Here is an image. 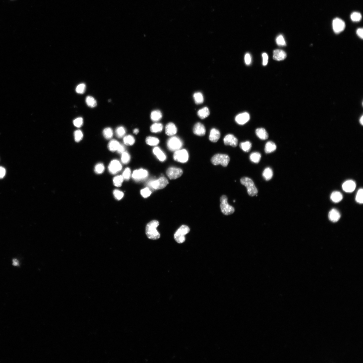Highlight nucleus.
<instances>
[{
  "instance_id": "nucleus-1",
  "label": "nucleus",
  "mask_w": 363,
  "mask_h": 363,
  "mask_svg": "<svg viewBox=\"0 0 363 363\" xmlns=\"http://www.w3.org/2000/svg\"><path fill=\"white\" fill-rule=\"evenodd\" d=\"M159 222L157 220H154L148 223L146 227V234L149 239L157 240L160 237V233L157 230Z\"/></svg>"
},
{
  "instance_id": "nucleus-2",
  "label": "nucleus",
  "mask_w": 363,
  "mask_h": 363,
  "mask_svg": "<svg viewBox=\"0 0 363 363\" xmlns=\"http://www.w3.org/2000/svg\"><path fill=\"white\" fill-rule=\"evenodd\" d=\"M241 183L247 189L248 194L251 197L256 195L258 191L252 180L247 177H243L240 179Z\"/></svg>"
},
{
  "instance_id": "nucleus-3",
  "label": "nucleus",
  "mask_w": 363,
  "mask_h": 363,
  "mask_svg": "<svg viewBox=\"0 0 363 363\" xmlns=\"http://www.w3.org/2000/svg\"><path fill=\"white\" fill-rule=\"evenodd\" d=\"M169 183L167 179L161 177L157 180H150L147 183V185L150 189L160 190L164 189Z\"/></svg>"
},
{
  "instance_id": "nucleus-4",
  "label": "nucleus",
  "mask_w": 363,
  "mask_h": 363,
  "mask_svg": "<svg viewBox=\"0 0 363 363\" xmlns=\"http://www.w3.org/2000/svg\"><path fill=\"white\" fill-rule=\"evenodd\" d=\"M229 156L225 154H217L214 155L211 159V162L214 165H221L224 167H226L229 163Z\"/></svg>"
},
{
  "instance_id": "nucleus-5",
  "label": "nucleus",
  "mask_w": 363,
  "mask_h": 363,
  "mask_svg": "<svg viewBox=\"0 0 363 363\" xmlns=\"http://www.w3.org/2000/svg\"><path fill=\"white\" fill-rule=\"evenodd\" d=\"M190 231L189 227L185 225H182L175 233L174 236L175 240L179 243H183L185 240V235Z\"/></svg>"
},
{
  "instance_id": "nucleus-6",
  "label": "nucleus",
  "mask_w": 363,
  "mask_h": 363,
  "mask_svg": "<svg viewBox=\"0 0 363 363\" xmlns=\"http://www.w3.org/2000/svg\"><path fill=\"white\" fill-rule=\"evenodd\" d=\"M220 208L223 214L229 215L234 213L235 209L228 203V198L226 195H222L220 198Z\"/></svg>"
},
{
  "instance_id": "nucleus-7",
  "label": "nucleus",
  "mask_w": 363,
  "mask_h": 363,
  "mask_svg": "<svg viewBox=\"0 0 363 363\" xmlns=\"http://www.w3.org/2000/svg\"><path fill=\"white\" fill-rule=\"evenodd\" d=\"M167 145L169 150L176 152L181 149L183 146V142L178 137H173L168 140Z\"/></svg>"
},
{
  "instance_id": "nucleus-8",
  "label": "nucleus",
  "mask_w": 363,
  "mask_h": 363,
  "mask_svg": "<svg viewBox=\"0 0 363 363\" xmlns=\"http://www.w3.org/2000/svg\"><path fill=\"white\" fill-rule=\"evenodd\" d=\"M173 158L174 160L177 162L185 163L189 160V153L186 149L179 150L175 152Z\"/></svg>"
},
{
  "instance_id": "nucleus-9",
  "label": "nucleus",
  "mask_w": 363,
  "mask_h": 363,
  "mask_svg": "<svg viewBox=\"0 0 363 363\" xmlns=\"http://www.w3.org/2000/svg\"><path fill=\"white\" fill-rule=\"evenodd\" d=\"M166 174L171 180H174L181 177L183 174V171L180 168L171 167L168 169Z\"/></svg>"
},
{
  "instance_id": "nucleus-10",
  "label": "nucleus",
  "mask_w": 363,
  "mask_h": 363,
  "mask_svg": "<svg viewBox=\"0 0 363 363\" xmlns=\"http://www.w3.org/2000/svg\"><path fill=\"white\" fill-rule=\"evenodd\" d=\"M333 27L334 32L338 34L344 30L345 28V24L342 20L336 18L333 21Z\"/></svg>"
},
{
  "instance_id": "nucleus-11",
  "label": "nucleus",
  "mask_w": 363,
  "mask_h": 363,
  "mask_svg": "<svg viewBox=\"0 0 363 363\" xmlns=\"http://www.w3.org/2000/svg\"><path fill=\"white\" fill-rule=\"evenodd\" d=\"M148 176L147 171L141 169L135 170L132 174V177L135 181H140L145 179Z\"/></svg>"
},
{
  "instance_id": "nucleus-12",
  "label": "nucleus",
  "mask_w": 363,
  "mask_h": 363,
  "mask_svg": "<svg viewBox=\"0 0 363 363\" xmlns=\"http://www.w3.org/2000/svg\"><path fill=\"white\" fill-rule=\"evenodd\" d=\"M122 166L117 160H113L111 161L108 166V169L110 173L112 174H115L120 171Z\"/></svg>"
},
{
  "instance_id": "nucleus-13",
  "label": "nucleus",
  "mask_w": 363,
  "mask_h": 363,
  "mask_svg": "<svg viewBox=\"0 0 363 363\" xmlns=\"http://www.w3.org/2000/svg\"><path fill=\"white\" fill-rule=\"evenodd\" d=\"M250 120V115L248 112L239 114L235 118L236 122L240 125H243Z\"/></svg>"
},
{
  "instance_id": "nucleus-14",
  "label": "nucleus",
  "mask_w": 363,
  "mask_h": 363,
  "mask_svg": "<svg viewBox=\"0 0 363 363\" xmlns=\"http://www.w3.org/2000/svg\"><path fill=\"white\" fill-rule=\"evenodd\" d=\"M224 142L225 145H230L235 147L237 146L238 141L237 139L234 135L228 134L225 137Z\"/></svg>"
},
{
  "instance_id": "nucleus-15",
  "label": "nucleus",
  "mask_w": 363,
  "mask_h": 363,
  "mask_svg": "<svg viewBox=\"0 0 363 363\" xmlns=\"http://www.w3.org/2000/svg\"><path fill=\"white\" fill-rule=\"evenodd\" d=\"M193 132L198 136H203L205 135L206 130L205 126L200 123H196L193 129Z\"/></svg>"
},
{
  "instance_id": "nucleus-16",
  "label": "nucleus",
  "mask_w": 363,
  "mask_h": 363,
  "mask_svg": "<svg viewBox=\"0 0 363 363\" xmlns=\"http://www.w3.org/2000/svg\"><path fill=\"white\" fill-rule=\"evenodd\" d=\"M356 183L352 180L347 181L342 185L343 189L346 192L350 193L353 192L356 189Z\"/></svg>"
},
{
  "instance_id": "nucleus-17",
  "label": "nucleus",
  "mask_w": 363,
  "mask_h": 363,
  "mask_svg": "<svg viewBox=\"0 0 363 363\" xmlns=\"http://www.w3.org/2000/svg\"><path fill=\"white\" fill-rule=\"evenodd\" d=\"M287 57L285 52L281 50H276L273 52V59L277 61L284 60Z\"/></svg>"
},
{
  "instance_id": "nucleus-18",
  "label": "nucleus",
  "mask_w": 363,
  "mask_h": 363,
  "mask_svg": "<svg viewBox=\"0 0 363 363\" xmlns=\"http://www.w3.org/2000/svg\"><path fill=\"white\" fill-rule=\"evenodd\" d=\"M166 134L169 136H172L177 133V129L175 124L172 123H168L166 126Z\"/></svg>"
},
{
  "instance_id": "nucleus-19",
  "label": "nucleus",
  "mask_w": 363,
  "mask_h": 363,
  "mask_svg": "<svg viewBox=\"0 0 363 363\" xmlns=\"http://www.w3.org/2000/svg\"><path fill=\"white\" fill-rule=\"evenodd\" d=\"M153 152L156 157L161 161H165L166 159V156L160 147H156L153 148Z\"/></svg>"
},
{
  "instance_id": "nucleus-20",
  "label": "nucleus",
  "mask_w": 363,
  "mask_h": 363,
  "mask_svg": "<svg viewBox=\"0 0 363 363\" xmlns=\"http://www.w3.org/2000/svg\"><path fill=\"white\" fill-rule=\"evenodd\" d=\"M220 133L218 130L216 129H212L211 130L209 139L210 141L213 142H216L220 137Z\"/></svg>"
},
{
  "instance_id": "nucleus-21",
  "label": "nucleus",
  "mask_w": 363,
  "mask_h": 363,
  "mask_svg": "<svg viewBox=\"0 0 363 363\" xmlns=\"http://www.w3.org/2000/svg\"><path fill=\"white\" fill-rule=\"evenodd\" d=\"M341 215L339 212L336 209H333L328 214V218L331 221L333 222H337L340 219Z\"/></svg>"
},
{
  "instance_id": "nucleus-22",
  "label": "nucleus",
  "mask_w": 363,
  "mask_h": 363,
  "mask_svg": "<svg viewBox=\"0 0 363 363\" xmlns=\"http://www.w3.org/2000/svg\"><path fill=\"white\" fill-rule=\"evenodd\" d=\"M256 134L257 136L262 140H266L268 138V134L265 129L263 128H259L257 129L256 131Z\"/></svg>"
},
{
  "instance_id": "nucleus-23",
  "label": "nucleus",
  "mask_w": 363,
  "mask_h": 363,
  "mask_svg": "<svg viewBox=\"0 0 363 363\" xmlns=\"http://www.w3.org/2000/svg\"><path fill=\"white\" fill-rule=\"evenodd\" d=\"M277 146L274 142H268L265 148V152L266 153H270L274 152L277 149Z\"/></svg>"
},
{
  "instance_id": "nucleus-24",
  "label": "nucleus",
  "mask_w": 363,
  "mask_h": 363,
  "mask_svg": "<svg viewBox=\"0 0 363 363\" xmlns=\"http://www.w3.org/2000/svg\"><path fill=\"white\" fill-rule=\"evenodd\" d=\"M120 143L117 140L115 139L111 140L108 145V149L112 152L117 151Z\"/></svg>"
},
{
  "instance_id": "nucleus-25",
  "label": "nucleus",
  "mask_w": 363,
  "mask_h": 363,
  "mask_svg": "<svg viewBox=\"0 0 363 363\" xmlns=\"http://www.w3.org/2000/svg\"><path fill=\"white\" fill-rule=\"evenodd\" d=\"M150 118L151 120L153 121H160L162 118V113L160 110H154L151 113Z\"/></svg>"
},
{
  "instance_id": "nucleus-26",
  "label": "nucleus",
  "mask_w": 363,
  "mask_h": 363,
  "mask_svg": "<svg viewBox=\"0 0 363 363\" xmlns=\"http://www.w3.org/2000/svg\"><path fill=\"white\" fill-rule=\"evenodd\" d=\"M210 115V111L207 107H203L199 110L197 112L199 117L201 119H204L208 117Z\"/></svg>"
},
{
  "instance_id": "nucleus-27",
  "label": "nucleus",
  "mask_w": 363,
  "mask_h": 363,
  "mask_svg": "<svg viewBox=\"0 0 363 363\" xmlns=\"http://www.w3.org/2000/svg\"><path fill=\"white\" fill-rule=\"evenodd\" d=\"M343 197L342 194L339 191L333 192L330 196L331 200L336 203L340 202L342 200Z\"/></svg>"
},
{
  "instance_id": "nucleus-28",
  "label": "nucleus",
  "mask_w": 363,
  "mask_h": 363,
  "mask_svg": "<svg viewBox=\"0 0 363 363\" xmlns=\"http://www.w3.org/2000/svg\"><path fill=\"white\" fill-rule=\"evenodd\" d=\"M146 142L147 145L150 146H155L159 143L160 140L157 138L149 136L146 139Z\"/></svg>"
},
{
  "instance_id": "nucleus-29",
  "label": "nucleus",
  "mask_w": 363,
  "mask_h": 363,
  "mask_svg": "<svg viewBox=\"0 0 363 363\" xmlns=\"http://www.w3.org/2000/svg\"><path fill=\"white\" fill-rule=\"evenodd\" d=\"M163 124L160 123H154L151 126L150 128V130L151 132L153 133H158L160 132L163 130Z\"/></svg>"
},
{
  "instance_id": "nucleus-30",
  "label": "nucleus",
  "mask_w": 363,
  "mask_h": 363,
  "mask_svg": "<svg viewBox=\"0 0 363 363\" xmlns=\"http://www.w3.org/2000/svg\"><path fill=\"white\" fill-rule=\"evenodd\" d=\"M273 175V172L272 169L270 168H267L264 169L263 173L264 178L266 181H269L272 178Z\"/></svg>"
},
{
  "instance_id": "nucleus-31",
  "label": "nucleus",
  "mask_w": 363,
  "mask_h": 363,
  "mask_svg": "<svg viewBox=\"0 0 363 363\" xmlns=\"http://www.w3.org/2000/svg\"><path fill=\"white\" fill-rule=\"evenodd\" d=\"M135 140L134 137L131 135H127L124 136L123 139V142L124 144L126 145L132 146L135 143Z\"/></svg>"
},
{
  "instance_id": "nucleus-32",
  "label": "nucleus",
  "mask_w": 363,
  "mask_h": 363,
  "mask_svg": "<svg viewBox=\"0 0 363 363\" xmlns=\"http://www.w3.org/2000/svg\"><path fill=\"white\" fill-rule=\"evenodd\" d=\"M103 134L106 139H111L113 136V131L112 129L109 127L105 128L103 130Z\"/></svg>"
},
{
  "instance_id": "nucleus-33",
  "label": "nucleus",
  "mask_w": 363,
  "mask_h": 363,
  "mask_svg": "<svg viewBox=\"0 0 363 363\" xmlns=\"http://www.w3.org/2000/svg\"><path fill=\"white\" fill-rule=\"evenodd\" d=\"M261 155L260 153L255 152L251 153L250 155V160L252 162L258 163L261 160Z\"/></svg>"
},
{
  "instance_id": "nucleus-34",
  "label": "nucleus",
  "mask_w": 363,
  "mask_h": 363,
  "mask_svg": "<svg viewBox=\"0 0 363 363\" xmlns=\"http://www.w3.org/2000/svg\"><path fill=\"white\" fill-rule=\"evenodd\" d=\"M126 133V130L124 127L120 126L118 127L116 129L115 134L116 136L118 138H121L125 136Z\"/></svg>"
},
{
  "instance_id": "nucleus-35",
  "label": "nucleus",
  "mask_w": 363,
  "mask_h": 363,
  "mask_svg": "<svg viewBox=\"0 0 363 363\" xmlns=\"http://www.w3.org/2000/svg\"><path fill=\"white\" fill-rule=\"evenodd\" d=\"M86 104L90 107L94 108L97 105L96 100L94 98L91 96H87L86 98Z\"/></svg>"
},
{
  "instance_id": "nucleus-36",
  "label": "nucleus",
  "mask_w": 363,
  "mask_h": 363,
  "mask_svg": "<svg viewBox=\"0 0 363 363\" xmlns=\"http://www.w3.org/2000/svg\"><path fill=\"white\" fill-rule=\"evenodd\" d=\"M251 143L249 141H246L241 143L240 144V148L245 152H248L251 150Z\"/></svg>"
},
{
  "instance_id": "nucleus-37",
  "label": "nucleus",
  "mask_w": 363,
  "mask_h": 363,
  "mask_svg": "<svg viewBox=\"0 0 363 363\" xmlns=\"http://www.w3.org/2000/svg\"><path fill=\"white\" fill-rule=\"evenodd\" d=\"M195 102L197 104H202L204 101L203 95L200 92H197L193 95Z\"/></svg>"
},
{
  "instance_id": "nucleus-38",
  "label": "nucleus",
  "mask_w": 363,
  "mask_h": 363,
  "mask_svg": "<svg viewBox=\"0 0 363 363\" xmlns=\"http://www.w3.org/2000/svg\"><path fill=\"white\" fill-rule=\"evenodd\" d=\"M131 159V156L128 152H124L121 154V161L124 164H128Z\"/></svg>"
},
{
  "instance_id": "nucleus-39",
  "label": "nucleus",
  "mask_w": 363,
  "mask_h": 363,
  "mask_svg": "<svg viewBox=\"0 0 363 363\" xmlns=\"http://www.w3.org/2000/svg\"><path fill=\"white\" fill-rule=\"evenodd\" d=\"M124 179L122 176L115 177L113 179L114 184L116 187H121L122 184Z\"/></svg>"
},
{
  "instance_id": "nucleus-40",
  "label": "nucleus",
  "mask_w": 363,
  "mask_h": 363,
  "mask_svg": "<svg viewBox=\"0 0 363 363\" xmlns=\"http://www.w3.org/2000/svg\"><path fill=\"white\" fill-rule=\"evenodd\" d=\"M74 138L75 142H79L81 141L83 138V134L81 130H77L74 132Z\"/></svg>"
},
{
  "instance_id": "nucleus-41",
  "label": "nucleus",
  "mask_w": 363,
  "mask_h": 363,
  "mask_svg": "<svg viewBox=\"0 0 363 363\" xmlns=\"http://www.w3.org/2000/svg\"><path fill=\"white\" fill-rule=\"evenodd\" d=\"M105 169L104 166L102 163H99L97 164L95 167V173L97 174H101L104 172Z\"/></svg>"
},
{
  "instance_id": "nucleus-42",
  "label": "nucleus",
  "mask_w": 363,
  "mask_h": 363,
  "mask_svg": "<svg viewBox=\"0 0 363 363\" xmlns=\"http://www.w3.org/2000/svg\"><path fill=\"white\" fill-rule=\"evenodd\" d=\"M362 18L361 14L359 12H354L351 15V19L354 22H358L361 20Z\"/></svg>"
},
{
  "instance_id": "nucleus-43",
  "label": "nucleus",
  "mask_w": 363,
  "mask_h": 363,
  "mask_svg": "<svg viewBox=\"0 0 363 363\" xmlns=\"http://www.w3.org/2000/svg\"><path fill=\"white\" fill-rule=\"evenodd\" d=\"M86 86L85 84H81L78 85L76 89V92L79 94H83L85 92Z\"/></svg>"
},
{
  "instance_id": "nucleus-44",
  "label": "nucleus",
  "mask_w": 363,
  "mask_h": 363,
  "mask_svg": "<svg viewBox=\"0 0 363 363\" xmlns=\"http://www.w3.org/2000/svg\"><path fill=\"white\" fill-rule=\"evenodd\" d=\"M363 190L362 189H360L358 191L356 197V200L357 203L362 204L363 202Z\"/></svg>"
},
{
  "instance_id": "nucleus-45",
  "label": "nucleus",
  "mask_w": 363,
  "mask_h": 363,
  "mask_svg": "<svg viewBox=\"0 0 363 363\" xmlns=\"http://www.w3.org/2000/svg\"><path fill=\"white\" fill-rule=\"evenodd\" d=\"M74 126L77 128H80L83 126L84 123L83 119L81 117H79L75 119L73 121Z\"/></svg>"
},
{
  "instance_id": "nucleus-46",
  "label": "nucleus",
  "mask_w": 363,
  "mask_h": 363,
  "mask_svg": "<svg viewBox=\"0 0 363 363\" xmlns=\"http://www.w3.org/2000/svg\"><path fill=\"white\" fill-rule=\"evenodd\" d=\"M141 194L143 197L146 198L152 194V191L149 188L147 187L141 190Z\"/></svg>"
},
{
  "instance_id": "nucleus-47",
  "label": "nucleus",
  "mask_w": 363,
  "mask_h": 363,
  "mask_svg": "<svg viewBox=\"0 0 363 363\" xmlns=\"http://www.w3.org/2000/svg\"><path fill=\"white\" fill-rule=\"evenodd\" d=\"M131 175V171L129 168H126L124 170L123 174V177L124 179L126 180H129Z\"/></svg>"
},
{
  "instance_id": "nucleus-48",
  "label": "nucleus",
  "mask_w": 363,
  "mask_h": 363,
  "mask_svg": "<svg viewBox=\"0 0 363 363\" xmlns=\"http://www.w3.org/2000/svg\"><path fill=\"white\" fill-rule=\"evenodd\" d=\"M277 44L279 46H286V42L284 38L282 35H280L277 37L276 39Z\"/></svg>"
},
{
  "instance_id": "nucleus-49",
  "label": "nucleus",
  "mask_w": 363,
  "mask_h": 363,
  "mask_svg": "<svg viewBox=\"0 0 363 363\" xmlns=\"http://www.w3.org/2000/svg\"><path fill=\"white\" fill-rule=\"evenodd\" d=\"M113 194L116 199L118 200L121 199L124 195L123 192L118 190H115L114 191Z\"/></svg>"
},
{
  "instance_id": "nucleus-50",
  "label": "nucleus",
  "mask_w": 363,
  "mask_h": 363,
  "mask_svg": "<svg viewBox=\"0 0 363 363\" xmlns=\"http://www.w3.org/2000/svg\"><path fill=\"white\" fill-rule=\"evenodd\" d=\"M245 59L246 65H249L250 64L251 62V57L250 54L247 53L245 55Z\"/></svg>"
},
{
  "instance_id": "nucleus-51",
  "label": "nucleus",
  "mask_w": 363,
  "mask_h": 363,
  "mask_svg": "<svg viewBox=\"0 0 363 363\" xmlns=\"http://www.w3.org/2000/svg\"><path fill=\"white\" fill-rule=\"evenodd\" d=\"M262 57L263 58V64L264 66H266L268 63V56L267 54L266 53L262 54Z\"/></svg>"
},
{
  "instance_id": "nucleus-52",
  "label": "nucleus",
  "mask_w": 363,
  "mask_h": 363,
  "mask_svg": "<svg viewBox=\"0 0 363 363\" xmlns=\"http://www.w3.org/2000/svg\"><path fill=\"white\" fill-rule=\"evenodd\" d=\"M125 151V147L123 144H120L117 149V152L119 153L122 154Z\"/></svg>"
},
{
  "instance_id": "nucleus-53",
  "label": "nucleus",
  "mask_w": 363,
  "mask_h": 363,
  "mask_svg": "<svg viewBox=\"0 0 363 363\" xmlns=\"http://www.w3.org/2000/svg\"><path fill=\"white\" fill-rule=\"evenodd\" d=\"M6 169L0 166V179L3 178L6 174Z\"/></svg>"
},
{
  "instance_id": "nucleus-54",
  "label": "nucleus",
  "mask_w": 363,
  "mask_h": 363,
  "mask_svg": "<svg viewBox=\"0 0 363 363\" xmlns=\"http://www.w3.org/2000/svg\"><path fill=\"white\" fill-rule=\"evenodd\" d=\"M363 29L362 28L358 29L356 31V33L357 35L360 38L362 39H363Z\"/></svg>"
},
{
  "instance_id": "nucleus-55",
  "label": "nucleus",
  "mask_w": 363,
  "mask_h": 363,
  "mask_svg": "<svg viewBox=\"0 0 363 363\" xmlns=\"http://www.w3.org/2000/svg\"><path fill=\"white\" fill-rule=\"evenodd\" d=\"M13 264L14 266H17L18 264V261L16 259H14L13 261Z\"/></svg>"
},
{
  "instance_id": "nucleus-56",
  "label": "nucleus",
  "mask_w": 363,
  "mask_h": 363,
  "mask_svg": "<svg viewBox=\"0 0 363 363\" xmlns=\"http://www.w3.org/2000/svg\"><path fill=\"white\" fill-rule=\"evenodd\" d=\"M139 131L138 129H135L133 130V133L135 134H137L139 132Z\"/></svg>"
},
{
  "instance_id": "nucleus-57",
  "label": "nucleus",
  "mask_w": 363,
  "mask_h": 363,
  "mask_svg": "<svg viewBox=\"0 0 363 363\" xmlns=\"http://www.w3.org/2000/svg\"><path fill=\"white\" fill-rule=\"evenodd\" d=\"M359 122H360V124H362V125H363V116H362V117L361 118H360V120H359Z\"/></svg>"
}]
</instances>
